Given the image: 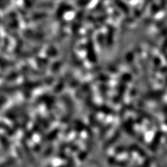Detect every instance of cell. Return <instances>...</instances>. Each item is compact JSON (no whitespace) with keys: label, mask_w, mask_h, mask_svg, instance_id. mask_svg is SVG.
I'll return each instance as SVG.
<instances>
[{"label":"cell","mask_w":167,"mask_h":167,"mask_svg":"<svg viewBox=\"0 0 167 167\" xmlns=\"http://www.w3.org/2000/svg\"><path fill=\"white\" fill-rule=\"evenodd\" d=\"M90 0H79V3L81 5H86L89 2Z\"/></svg>","instance_id":"6da1fadb"}]
</instances>
